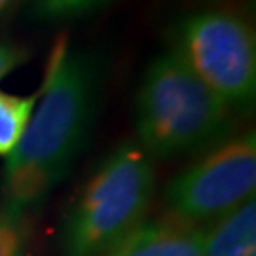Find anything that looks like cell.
Segmentation results:
<instances>
[{"instance_id":"cell-1","label":"cell","mask_w":256,"mask_h":256,"mask_svg":"<svg viewBox=\"0 0 256 256\" xmlns=\"http://www.w3.org/2000/svg\"><path fill=\"white\" fill-rule=\"evenodd\" d=\"M104 72L101 54L57 42L23 138L4 167L6 207L27 214L70 173L97 122Z\"/></svg>"},{"instance_id":"cell-2","label":"cell","mask_w":256,"mask_h":256,"mask_svg":"<svg viewBox=\"0 0 256 256\" xmlns=\"http://www.w3.org/2000/svg\"><path fill=\"white\" fill-rule=\"evenodd\" d=\"M236 112L169 50L148 64L135 97L137 142L152 160L205 152L230 137Z\"/></svg>"},{"instance_id":"cell-3","label":"cell","mask_w":256,"mask_h":256,"mask_svg":"<svg viewBox=\"0 0 256 256\" xmlns=\"http://www.w3.org/2000/svg\"><path fill=\"white\" fill-rule=\"evenodd\" d=\"M156 196L154 160L124 140L86 180L61 230L63 256H104L144 222Z\"/></svg>"},{"instance_id":"cell-4","label":"cell","mask_w":256,"mask_h":256,"mask_svg":"<svg viewBox=\"0 0 256 256\" xmlns=\"http://www.w3.org/2000/svg\"><path fill=\"white\" fill-rule=\"evenodd\" d=\"M171 52L236 114L252 108L256 32L243 14L207 8L184 16L171 28Z\"/></svg>"},{"instance_id":"cell-5","label":"cell","mask_w":256,"mask_h":256,"mask_svg":"<svg viewBox=\"0 0 256 256\" xmlns=\"http://www.w3.org/2000/svg\"><path fill=\"white\" fill-rule=\"evenodd\" d=\"M256 135H230L207 148L165 186L167 216L192 226L216 222L254 198Z\"/></svg>"},{"instance_id":"cell-6","label":"cell","mask_w":256,"mask_h":256,"mask_svg":"<svg viewBox=\"0 0 256 256\" xmlns=\"http://www.w3.org/2000/svg\"><path fill=\"white\" fill-rule=\"evenodd\" d=\"M205 230L171 216L142 222L104 256H202Z\"/></svg>"},{"instance_id":"cell-7","label":"cell","mask_w":256,"mask_h":256,"mask_svg":"<svg viewBox=\"0 0 256 256\" xmlns=\"http://www.w3.org/2000/svg\"><path fill=\"white\" fill-rule=\"evenodd\" d=\"M202 256H256L254 198L205 230Z\"/></svg>"},{"instance_id":"cell-8","label":"cell","mask_w":256,"mask_h":256,"mask_svg":"<svg viewBox=\"0 0 256 256\" xmlns=\"http://www.w3.org/2000/svg\"><path fill=\"white\" fill-rule=\"evenodd\" d=\"M36 101L38 93L14 95L0 90V158H10L16 152Z\"/></svg>"},{"instance_id":"cell-9","label":"cell","mask_w":256,"mask_h":256,"mask_svg":"<svg viewBox=\"0 0 256 256\" xmlns=\"http://www.w3.org/2000/svg\"><path fill=\"white\" fill-rule=\"evenodd\" d=\"M110 0H34L30 14L42 21H64L90 16Z\"/></svg>"},{"instance_id":"cell-10","label":"cell","mask_w":256,"mask_h":256,"mask_svg":"<svg viewBox=\"0 0 256 256\" xmlns=\"http://www.w3.org/2000/svg\"><path fill=\"white\" fill-rule=\"evenodd\" d=\"M27 220L25 214L2 205L0 209V256L27 254Z\"/></svg>"},{"instance_id":"cell-11","label":"cell","mask_w":256,"mask_h":256,"mask_svg":"<svg viewBox=\"0 0 256 256\" xmlns=\"http://www.w3.org/2000/svg\"><path fill=\"white\" fill-rule=\"evenodd\" d=\"M28 57L30 54L25 46L10 40H0V80L12 74L23 63H27Z\"/></svg>"},{"instance_id":"cell-12","label":"cell","mask_w":256,"mask_h":256,"mask_svg":"<svg viewBox=\"0 0 256 256\" xmlns=\"http://www.w3.org/2000/svg\"><path fill=\"white\" fill-rule=\"evenodd\" d=\"M14 4H16V0H0V18H2Z\"/></svg>"}]
</instances>
